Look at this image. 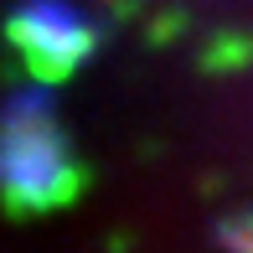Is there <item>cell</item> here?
Listing matches in <instances>:
<instances>
[{"instance_id":"obj_1","label":"cell","mask_w":253,"mask_h":253,"mask_svg":"<svg viewBox=\"0 0 253 253\" xmlns=\"http://www.w3.org/2000/svg\"><path fill=\"white\" fill-rule=\"evenodd\" d=\"M83 170L62 134L52 88H21L0 109V197L16 212H52L73 202Z\"/></svg>"},{"instance_id":"obj_3","label":"cell","mask_w":253,"mask_h":253,"mask_svg":"<svg viewBox=\"0 0 253 253\" xmlns=\"http://www.w3.org/2000/svg\"><path fill=\"white\" fill-rule=\"evenodd\" d=\"M212 238L222 243L227 253H253V212H233L212 227Z\"/></svg>"},{"instance_id":"obj_2","label":"cell","mask_w":253,"mask_h":253,"mask_svg":"<svg viewBox=\"0 0 253 253\" xmlns=\"http://www.w3.org/2000/svg\"><path fill=\"white\" fill-rule=\"evenodd\" d=\"M5 31L21 47L31 78H37L42 88L73 78L78 67L93 57V47H98V26L73 5V0H21L16 16L5 21Z\"/></svg>"}]
</instances>
